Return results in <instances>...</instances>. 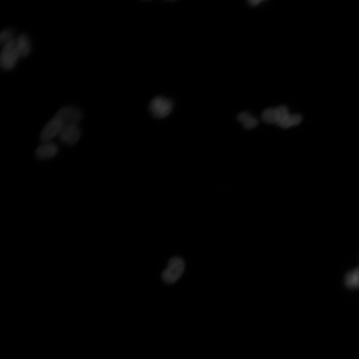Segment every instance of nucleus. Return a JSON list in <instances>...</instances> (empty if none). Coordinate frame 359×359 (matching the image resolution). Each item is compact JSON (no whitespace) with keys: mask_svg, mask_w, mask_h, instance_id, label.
<instances>
[{"mask_svg":"<svg viewBox=\"0 0 359 359\" xmlns=\"http://www.w3.org/2000/svg\"><path fill=\"white\" fill-rule=\"evenodd\" d=\"M3 47L0 55V64L3 69H13L18 60L28 56L32 50L30 39L26 34L16 36L9 41L2 45Z\"/></svg>","mask_w":359,"mask_h":359,"instance_id":"obj_1","label":"nucleus"},{"mask_svg":"<svg viewBox=\"0 0 359 359\" xmlns=\"http://www.w3.org/2000/svg\"><path fill=\"white\" fill-rule=\"evenodd\" d=\"M184 269L185 263L183 259L179 257H172L162 273V278L167 284H174L182 276Z\"/></svg>","mask_w":359,"mask_h":359,"instance_id":"obj_2","label":"nucleus"},{"mask_svg":"<svg viewBox=\"0 0 359 359\" xmlns=\"http://www.w3.org/2000/svg\"><path fill=\"white\" fill-rule=\"evenodd\" d=\"M149 108L150 112L155 117L163 118L171 112L173 104L170 100L164 97L158 96L152 100Z\"/></svg>","mask_w":359,"mask_h":359,"instance_id":"obj_3","label":"nucleus"},{"mask_svg":"<svg viewBox=\"0 0 359 359\" xmlns=\"http://www.w3.org/2000/svg\"><path fill=\"white\" fill-rule=\"evenodd\" d=\"M55 116L62 122L63 125H77L83 118L82 112L73 107H66L60 109Z\"/></svg>","mask_w":359,"mask_h":359,"instance_id":"obj_4","label":"nucleus"},{"mask_svg":"<svg viewBox=\"0 0 359 359\" xmlns=\"http://www.w3.org/2000/svg\"><path fill=\"white\" fill-rule=\"evenodd\" d=\"M81 136V129L77 125L65 126L59 134L60 141L69 146L76 144Z\"/></svg>","mask_w":359,"mask_h":359,"instance_id":"obj_5","label":"nucleus"},{"mask_svg":"<svg viewBox=\"0 0 359 359\" xmlns=\"http://www.w3.org/2000/svg\"><path fill=\"white\" fill-rule=\"evenodd\" d=\"M64 126L62 122L54 116L44 127L40 135V139L42 142L48 143L51 139L59 134Z\"/></svg>","mask_w":359,"mask_h":359,"instance_id":"obj_6","label":"nucleus"},{"mask_svg":"<svg viewBox=\"0 0 359 359\" xmlns=\"http://www.w3.org/2000/svg\"><path fill=\"white\" fill-rule=\"evenodd\" d=\"M58 145L53 143H48L39 146L36 151L35 155L40 160H49L54 158L58 152Z\"/></svg>","mask_w":359,"mask_h":359,"instance_id":"obj_7","label":"nucleus"},{"mask_svg":"<svg viewBox=\"0 0 359 359\" xmlns=\"http://www.w3.org/2000/svg\"><path fill=\"white\" fill-rule=\"evenodd\" d=\"M344 284L350 290L359 289V267L346 274Z\"/></svg>","mask_w":359,"mask_h":359,"instance_id":"obj_8","label":"nucleus"},{"mask_svg":"<svg viewBox=\"0 0 359 359\" xmlns=\"http://www.w3.org/2000/svg\"><path fill=\"white\" fill-rule=\"evenodd\" d=\"M237 121L247 129L255 128L258 125V120L247 112H242L237 116Z\"/></svg>","mask_w":359,"mask_h":359,"instance_id":"obj_9","label":"nucleus"},{"mask_svg":"<svg viewBox=\"0 0 359 359\" xmlns=\"http://www.w3.org/2000/svg\"><path fill=\"white\" fill-rule=\"evenodd\" d=\"M262 118L263 121L267 124L277 125L280 121V115L277 108L266 109L263 112Z\"/></svg>","mask_w":359,"mask_h":359,"instance_id":"obj_10","label":"nucleus"},{"mask_svg":"<svg viewBox=\"0 0 359 359\" xmlns=\"http://www.w3.org/2000/svg\"><path fill=\"white\" fill-rule=\"evenodd\" d=\"M303 117L300 114H289L285 118L279 122L277 126L283 128H288L300 124Z\"/></svg>","mask_w":359,"mask_h":359,"instance_id":"obj_11","label":"nucleus"},{"mask_svg":"<svg viewBox=\"0 0 359 359\" xmlns=\"http://www.w3.org/2000/svg\"><path fill=\"white\" fill-rule=\"evenodd\" d=\"M15 32L11 29H6L2 31L0 35V42L1 45L9 41L16 36Z\"/></svg>","mask_w":359,"mask_h":359,"instance_id":"obj_12","label":"nucleus"},{"mask_svg":"<svg viewBox=\"0 0 359 359\" xmlns=\"http://www.w3.org/2000/svg\"><path fill=\"white\" fill-rule=\"evenodd\" d=\"M263 1H261V0H252V1L251 0V1H249V3L251 5L255 6L260 4Z\"/></svg>","mask_w":359,"mask_h":359,"instance_id":"obj_13","label":"nucleus"}]
</instances>
